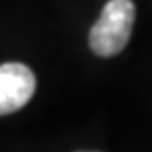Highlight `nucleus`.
Segmentation results:
<instances>
[{"label": "nucleus", "instance_id": "obj_1", "mask_svg": "<svg viewBox=\"0 0 152 152\" xmlns=\"http://www.w3.org/2000/svg\"><path fill=\"white\" fill-rule=\"evenodd\" d=\"M134 16L136 10L132 0H109L89 32V45L93 53L101 57L121 53L130 39Z\"/></svg>", "mask_w": 152, "mask_h": 152}, {"label": "nucleus", "instance_id": "obj_2", "mask_svg": "<svg viewBox=\"0 0 152 152\" xmlns=\"http://www.w3.org/2000/svg\"><path fill=\"white\" fill-rule=\"evenodd\" d=\"M36 91V75L24 63L0 65V117L16 113L32 99Z\"/></svg>", "mask_w": 152, "mask_h": 152}]
</instances>
